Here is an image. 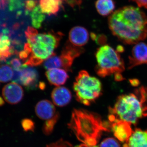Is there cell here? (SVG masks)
<instances>
[{"label": "cell", "mask_w": 147, "mask_h": 147, "mask_svg": "<svg viewBox=\"0 0 147 147\" xmlns=\"http://www.w3.org/2000/svg\"><path fill=\"white\" fill-rule=\"evenodd\" d=\"M95 57V71L98 76L104 78L114 74L116 81L123 80L121 73L125 69L124 63L117 50L108 45H102L97 49Z\"/></svg>", "instance_id": "obj_5"}, {"label": "cell", "mask_w": 147, "mask_h": 147, "mask_svg": "<svg viewBox=\"0 0 147 147\" xmlns=\"http://www.w3.org/2000/svg\"><path fill=\"white\" fill-rule=\"evenodd\" d=\"M95 7L101 16H110L114 12L115 3L114 0H97L95 3Z\"/></svg>", "instance_id": "obj_19"}, {"label": "cell", "mask_w": 147, "mask_h": 147, "mask_svg": "<svg viewBox=\"0 0 147 147\" xmlns=\"http://www.w3.org/2000/svg\"><path fill=\"white\" fill-rule=\"evenodd\" d=\"M133 82H132V81H130V82H131V84H132V85H134V86H135V85H138V83H139V82H138V80H135V81H134V80H133Z\"/></svg>", "instance_id": "obj_31"}, {"label": "cell", "mask_w": 147, "mask_h": 147, "mask_svg": "<svg viewBox=\"0 0 147 147\" xmlns=\"http://www.w3.org/2000/svg\"><path fill=\"white\" fill-rule=\"evenodd\" d=\"M5 104V102L2 98L0 96V106H3Z\"/></svg>", "instance_id": "obj_30"}, {"label": "cell", "mask_w": 147, "mask_h": 147, "mask_svg": "<svg viewBox=\"0 0 147 147\" xmlns=\"http://www.w3.org/2000/svg\"><path fill=\"white\" fill-rule=\"evenodd\" d=\"M39 75L36 69L32 67L24 68L21 71L14 70L13 78V83L23 85L28 90H33L38 86Z\"/></svg>", "instance_id": "obj_7"}, {"label": "cell", "mask_w": 147, "mask_h": 147, "mask_svg": "<svg viewBox=\"0 0 147 147\" xmlns=\"http://www.w3.org/2000/svg\"><path fill=\"white\" fill-rule=\"evenodd\" d=\"M35 111L37 117L45 122L59 119V113L53 103L49 100H43L38 102Z\"/></svg>", "instance_id": "obj_9"}, {"label": "cell", "mask_w": 147, "mask_h": 147, "mask_svg": "<svg viewBox=\"0 0 147 147\" xmlns=\"http://www.w3.org/2000/svg\"><path fill=\"white\" fill-rule=\"evenodd\" d=\"M109 28L125 44L132 45L147 37V15L139 7L127 6L115 11L108 17Z\"/></svg>", "instance_id": "obj_1"}, {"label": "cell", "mask_w": 147, "mask_h": 147, "mask_svg": "<svg viewBox=\"0 0 147 147\" xmlns=\"http://www.w3.org/2000/svg\"><path fill=\"white\" fill-rule=\"evenodd\" d=\"M21 125L24 131H33L34 130V123L32 120L24 119L21 121Z\"/></svg>", "instance_id": "obj_26"}, {"label": "cell", "mask_w": 147, "mask_h": 147, "mask_svg": "<svg viewBox=\"0 0 147 147\" xmlns=\"http://www.w3.org/2000/svg\"><path fill=\"white\" fill-rule=\"evenodd\" d=\"M9 0H0V9H4L9 5Z\"/></svg>", "instance_id": "obj_28"}, {"label": "cell", "mask_w": 147, "mask_h": 147, "mask_svg": "<svg viewBox=\"0 0 147 147\" xmlns=\"http://www.w3.org/2000/svg\"><path fill=\"white\" fill-rule=\"evenodd\" d=\"M140 7L147 9V0H131Z\"/></svg>", "instance_id": "obj_27"}, {"label": "cell", "mask_w": 147, "mask_h": 147, "mask_svg": "<svg viewBox=\"0 0 147 147\" xmlns=\"http://www.w3.org/2000/svg\"><path fill=\"white\" fill-rule=\"evenodd\" d=\"M25 34L27 42L18 55L25 65L31 67L40 65L54 55L63 36L62 33L53 31L39 34L32 27L27 28Z\"/></svg>", "instance_id": "obj_2"}, {"label": "cell", "mask_w": 147, "mask_h": 147, "mask_svg": "<svg viewBox=\"0 0 147 147\" xmlns=\"http://www.w3.org/2000/svg\"><path fill=\"white\" fill-rule=\"evenodd\" d=\"M69 39L70 43L74 46L82 47L88 41V32L83 27H74L69 31Z\"/></svg>", "instance_id": "obj_14"}, {"label": "cell", "mask_w": 147, "mask_h": 147, "mask_svg": "<svg viewBox=\"0 0 147 147\" xmlns=\"http://www.w3.org/2000/svg\"><path fill=\"white\" fill-rule=\"evenodd\" d=\"M51 97L53 103L59 107H64L71 101L72 96L71 92L65 87H58L52 91Z\"/></svg>", "instance_id": "obj_15"}, {"label": "cell", "mask_w": 147, "mask_h": 147, "mask_svg": "<svg viewBox=\"0 0 147 147\" xmlns=\"http://www.w3.org/2000/svg\"><path fill=\"white\" fill-rule=\"evenodd\" d=\"M100 147H120L119 142L113 138H106L100 144Z\"/></svg>", "instance_id": "obj_24"}, {"label": "cell", "mask_w": 147, "mask_h": 147, "mask_svg": "<svg viewBox=\"0 0 147 147\" xmlns=\"http://www.w3.org/2000/svg\"><path fill=\"white\" fill-rule=\"evenodd\" d=\"M45 75L50 84L57 86L64 85L69 78L68 74L65 70L59 68L49 69L46 71Z\"/></svg>", "instance_id": "obj_17"}, {"label": "cell", "mask_w": 147, "mask_h": 147, "mask_svg": "<svg viewBox=\"0 0 147 147\" xmlns=\"http://www.w3.org/2000/svg\"><path fill=\"white\" fill-rule=\"evenodd\" d=\"M73 90L77 101L88 106L102 94V84L99 79L90 76L88 71L82 70L76 77Z\"/></svg>", "instance_id": "obj_6"}, {"label": "cell", "mask_w": 147, "mask_h": 147, "mask_svg": "<svg viewBox=\"0 0 147 147\" xmlns=\"http://www.w3.org/2000/svg\"><path fill=\"white\" fill-rule=\"evenodd\" d=\"M123 147H147V130L136 129Z\"/></svg>", "instance_id": "obj_16"}, {"label": "cell", "mask_w": 147, "mask_h": 147, "mask_svg": "<svg viewBox=\"0 0 147 147\" xmlns=\"http://www.w3.org/2000/svg\"><path fill=\"white\" fill-rule=\"evenodd\" d=\"M131 125L124 121L115 120L110 121L109 127L111 129L115 137L122 142H125L131 136L133 131Z\"/></svg>", "instance_id": "obj_11"}, {"label": "cell", "mask_w": 147, "mask_h": 147, "mask_svg": "<svg viewBox=\"0 0 147 147\" xmlns=\"http://www.w3.org/2000/svg\"><path fill=\"white\" fill-rule=\"evenodd\" d=\"M84 52V48L74 46L67 42L59 56L62 63V68L66 71H71L74 61Z\"/></svg>", "instance_id": "obj_8"}, {"label": "cell", "mask_w": 147, "mask_h": 147, "mask_svg": "<svg viewBox=\"0 0 147 147\" xmlns=\"http://www.w3.org/2000/svg\"><path fill=\"white\" fill-rule=\"evenodd\" d=\"M43 66L46 69L62 68V63L59 56L55 54L44 61Z\"/></svg>", "instance_id": "obj_21"}, {"label": "cell", "mask_w": 147, "mask_h": 147, "mask_svg": "<svg viewBox=\"0 0 147 147\" xmlns=\"http://www.w3.org/2000/svg\"><path fill=\"white\" fill-rule=\"evenodd\" d=\"M75 147H98L97 146H88V145L85 144H82L79 145V146H76Z\"/></svg>", "instance_id": "obj_29"}, {"label": "cell", "mask_w": 147, "mask_h": 147, "mask_svg": "<svg viewBox=\"0 0 147 147\" xmlns=\"http://www.w3.org/2000/svg\"><path fill=\"white\" fill-rule=\"evenodd\" d=\"M29 14L31 16L32 24L34 28H40L45 19V14L41 11L40 6H37Z\"/></svg>", "instance_id": "obj_20"}, {"label": "cell", "mask_w": 147, "mask_h": 147, "mask_svg": "<svg viewBox=\"0 0 147 147\" xmlns=\"http://www.w3.org/2000/svg\"><path fill=\"white\" fill-rule=\"evenodd\" d=\"M2 94L6 101L9 104L14 105L17 104L22 100L24 92L21 86L13 82L7 84L3 87Z\"/></svg>", "instance_id": "obj_12"}, {"label": "cell", "mask_w": 147, "mask_h": 147, "mask_svg": "<svg viewBox=\"0 0 147 147\" xmlns=\"http://www.w3.org/2000/svg\"><path fill=\"white\" fill-rule=\"evenodd\" d=\"M62 3L60 0H40L39 6L42 13L51 16L58 13Z\"/></svg>", "instance_id": "obj_18"}, {"label": "cell", "mask_w": 147, "mask_h": 147, "mask_svg": "<svg viewBox=\"0 0 147 147\" xmlns=\"http://www.w3.org/2000/svg\"><path fill=\"white\" fill-rule=\"evenodd\" d=\"M147 88L144 87L134 93L118 96L113 107L109 108V121L119 120L135 125L147 116Z\"/></svg>", "instance_id": "obj_3"}, {"label": "cell", "mask_w": 147, "mask_h": 147, "mask_svg": "<svg viewBox=\"0 0 147 147\" xmlns=\"http://www.w3.org/2000/svg\"><path fill=\"white\" fill-rule=\"evenodd\" d=\"M13 71L10 66L7 65H3L0 66V82H9L13 76Z\"/></svg>", "instance_id": "obj_22"}, {"label": "cell", "mask_w": 147, "mask_h": 147, "mask_svg": "<svg viewBox=\"0 0 147 147\" xmlns=\"http://www.w3.org/2000/svg\"><path fill=\"white\" fill-rule=\"evenodd\" d=\"M7 63L15 71H21L27 67V66L25 65L24 64H22L19 59L16 58L11 59L10 61H9Z\"/></svg>", "instance_id": "obj_23"}, {"label": "cell", "mask_w": 147, "mask_h": 147, "mask_svg": "<svg viewBox=\"0 0 147 147\" xmlns=\"http://www.w3.org/2000/svg\"><path fill=\"white\" fill-rule=\"evenodd\" d=\"M17 54L15 48L12 44L9 34L0 33V62H7V60L12 55Z\"/></svg>", "instance_id": "obj_13"}, {"label": "cell", "mask_w": 147, "mask_h": 147, "mask_svg": "<svg viewBox=\"0 0 147 147\" xmlns=\"http://www.w3.org/2000/svg\"><path fill=\"white\" fill-rule=\"evenodd\" d=\"M147 64V44L140 42L132 48L131 55L129 57L128 69Z\"/></svg>", "instance_id": "obj_10"}, {"label": "cell", "mask_w": 147, "mask_h": 147, "mask_svg": "<svg viewBox=\"0 0 147 147\" xmlns=\"http://www.w3.org/2000/svg\"><path fill=\"white\" fill-rule=\"evenodd\" d=\"M68 125L79 141L89 146H96L102 132L110 128L98 115L81 109L73 110Z\"/></svg>", "instance_id": "obj_4"}, {"label": "cell", "mask_w": 147, "mask_h": 147, "mask_svg": "<svg viewBox=\"0 0 147 147\" xmlns=\"http://www.w3.org/2000/svg\"><path fill=\"white\" fill-rule=\"evenodd\" d=\"M37 3V0H26L24 3L26 13L30 14L38 5Z\"/></svg>", "instance_id": "obj_25"}]
</instances>
